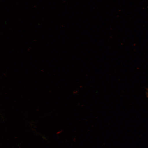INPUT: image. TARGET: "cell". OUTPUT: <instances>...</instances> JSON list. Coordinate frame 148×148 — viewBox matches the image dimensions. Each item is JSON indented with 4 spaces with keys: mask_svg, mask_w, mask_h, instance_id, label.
Segmentation results:
<instances>
[{
    "mask_svg": "<svg viewBox=\"0 0 148 148\" xmlns=\"http://www.w3.org/2000/svg\"><path fill=\"white\" fill-rule=\"evenodd\" d=\"M147 97L148 98V88H147Z\"/></svg>",
    "mask_w": 148,
    "mask_h": 148,
    "instance_id": "cell-1",
    "label": "cell"
}]
</instances>
